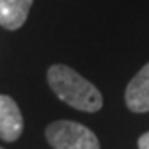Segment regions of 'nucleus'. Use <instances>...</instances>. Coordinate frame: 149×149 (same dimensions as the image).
I'll list each match as a JSON object with an SVG mask.
<instances>
[{
	"mask_svg": "<svg viewBox=\"0 0 149 149\" xmlns=\"http://www.w3.org/2000/svg\"><path fill=\"white\" fill-rule=\"evenodd\" d=\"M0 149H4V147H0Z\"/></svg>",
	"mask_w": 149,
	"mask_h": 149,
	"instance_id": "7",
	"label": "nucleus"
},
{
	"mask_svg": "<svg viewBox=\"0 0 149 149\" xmlns=\"http://www.w3.org/2000/svg\"><path fill=\"white\" fill-rule=\"evenodd\" d=\"M139 149H149V132L139 139Z\"/></svg>",
	"mask_w": 149,
	"mask_h": 149,
	"instance_id": "6",
	"label": "nucleus"
},
{
	"mask_svg": "<svg viewBox=\"0 0 149 149\" xmlns=\"http://www.w3.org/2000/svg\"><path fill=\"white\" fill-rule=\"evenodd\" d=\"M46 140L53 149H100L98 137L80 123L55 121L46 128Z\"/></svg>",
	"mask_w": 149,
	"mask_h": 149,
	"instance_id": "2",
	"label": "nucleus"
},
{
	"mask_svg": "<svg viewBox=\"0 0 149 149\" xmlns=\"http://www.w3.org/2000/svg\"><path fill=\"white\" fill-rule=\"evenodd\" d=\"M23 133V117L11 96L0 94V139L14 142Z\"/></svg>",
	"mask_w": 149,
	"mask_h": 149,
	"instance_id": "3",
	"label": "nucleus"
},
{
	"mask_svg": "<svg viewBox=\"0 0 149 149\" xmlns=\"http://www.w3.org/2000/svg\"><path fill=\"white\" fill-rule=\"evenodd\" d=\"M48 84L59 100L77 110L98 112L103 107L101 92L69 66H52L48 69Z\"/></svg>",
	"mask_w": 149,
	"mask_h": 149,
	"instance_id": "1",
	"label": "nucleus"
},
{
	"mask_svg": "<svg viewBox=\"0 0 149 149\" xmlns=\"http://www.w3.org/2000/svg\"><path fill=\"white\" fill-rule=\"evenodd\" d=\"M124 100L132 112H149V62L128 84Z\"/></svg>",
	"mask_w": 149,
	"mask_h": 149,
	"instance_id": "4",
	"label": "nucleus"
},
{
	"mask_svg": "<svg viewBox=\"0 0 149 149\" xmlns=\"http://www.w3.org/2000/svg\"><path fill=\"white\" fill-rule=\"evenodd\" d=\"M34 0H0V25L7 30L20 29L29 18Z\"/></svg>",
	"mask_w": 149,
	"mask_h": 149,
	"instance_id": "5",
	"label": "nucleus"
}]
</instances>
